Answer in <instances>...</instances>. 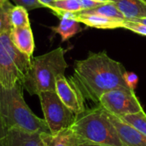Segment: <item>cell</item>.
I'll return each instance as SVG.
<instances>
[{
	"mask_svg": "<svg viewBox=\"0 0 146 146\" xmlns=\"http://www.w3.org/2000/svg\"><path fill=\"white\" fill-rule=\"evenodd\" d=\"M124 66L110 58L106 51L90 53L83 60L75 62L74 74L69 78L75 83L84 98L98 104L103 94L111 90L125 87Z\"/></svg>",
	"mask_w": 146,
	"mask_h": 146,
	"instance_id": "6da1fadb",
	"label": "cell"
},
{
	"mask_svg": "<svg viewBox=\"0 0 146 146\" xmlns=\"http://www.w3.org/2000/svg\"><path fill=\"white\" fill-rule=\"evenodd\" d=\"M0 118L5 130L17 128L50 133L45 121L38 117L25 102L21 82L9 89L0 85Z\"/></svg>",
	"mask_w": 146,
	"mask_h": 146,
	"instance_id": "7a4b0ae2",
	"label": "cell"
},
{
	"mask_svg": "<svg viewBox=\"0 0 146 146\" xmlns=\"http://www.w3.org/2000/svg\"><path fill=\"white\" fill-rule=\"evenodd\" d=\"M70 129L80 143L124 146L107 111L99 104L76 115Z\"/></svg>",
	"mask_w": 146,
	"mask_h": 146,
	"instance_id": "3957f363",
	"label": "cell"
},
{
	"mask_svg": "<svg viewBox=\"0 0 146 146\" xmlns=\"http://www.w3.org/2000/svg\"><path fill=\"white\" fill-rule=\"evenodd\" d=\"M65 50L58 47L48 53L32 58V65L22 81V86L31 95L43 92H56V80L68 68Z\"/></svg>",
	"mask_w": 146,
	"mask_h": 146,
	"instance_id": "277c9868",
	"label": "cell"
},
{
	"mask_svg": "<svg viewBox=\"0 0 146 146\" xmlns=\"http://www.w3.org/2000/svg\"><path fill=\"white\" fill-rule=\"evenodd\" d=\"M9 34L10 31H8L0 35V85L8 89L22 83L33 57L20 51Z\"/></svg>",
	"mask_w": 146,
	"mask_h": 146,
	"instance_id": "5b68a950",
	"label": "cell"
},
{
	"mask_svg": "<svg viewBox=\"0 0 146 146\" xmlns=\"http://www.w3.org/2000/svg\"><path fill=\"white\" fill-rule=\"evenodd\" d=\"M41 108L51 134H56L70 128L74 124L76 115L68 109L60 99L56 92H43L38 95Z\"/></svg>",
	"mask_w": 146,
	"mask_h": 146,
	"instance_id": "8992f818",
	"label": "cell"
},
{
	"mask_svg": "<svg viewBox=\"0 0 146 146\" xmlns=\"http://www.w3.org/2000/svg\"><path fill=\"white\" fill-rule=\"evenodd\" d=\"M98 104L117 117L145 111L134 91L125 87L105 92L101 96Z\"/></svg>",
	"mask_w": 146,
	"mask_h": 146,
	"instance_id": "52a82bcc",
	"label": "cell"
},
{
	"mask_svg": "<svg viewBox=\"0 0 146 146\" xmlns=\"http://www.w3.org/2000/svg\"><path fill=\"white\" fill-rule=\"evenodd\" d=\"M56 92L62 102L76 115L86 110V99L70 78H66L64 74L58 75L56 80Z\"/></svg>",
	"mask_w": 146,
	"mask_h": 146,
	"instance_id": "ba28073f",
	"label": "cell"
},
{
	"mask_svg": "<svg viewBox=\"0 0 146 146\" xmlns=\"http://www.w3.org/2000/svg\"><path fill=\"white\" fill-rule=\"evenodd\" d=\"M41 133L17 128L8 129L0 139V146H44Z\"/></svg>",
	"mask_w": 146,
	"mask_h": 146,
	"instance_id": "9c48e42d",
	"label": "cell"
},
{
	"mask_svg": "<svg viewBox=\"0 0 146 146\" xmlns=\"http://www.w3.org/2000/svg\"><path fill=\"white\" fill-rule=\"evenodd\" d=\"M108 115L115 126L124 146H146V137L119 117L109 113Z\"/></svg>",
	"mask_w": 146,
	"mask_h": 146,
	"instance_id": "30bf717a",
	"label": "cell"
},
{
	"mask_svg": "<svg viewBox=\"0 0 146 146\" xmlns=\"http://www.w3.org/2000/svg\"><path fill=\"white\" fill-rule=\"evenodd\" d=\"M74 19L88 27L98 29H115L122 27L124 20L114 19L98 14H86L82 12L74 13Z\"/></svg>",
	"mask_w": 146,
	"mask_h": 146,
	"instance_id": "8fae6325",
	"label": "cell"
},
{
	"mask_svg": "<svg viewBox=\"0 0 146 146\" xmlns=\"http://www.w3.org/2000/svg\"><path fill=\"white\" fill-rule=\"evenodd\" d=\"M9 35L11 41L20 51L33 57L35 44L30 25L23 27H13Z\"/></svg>",
	"mask_w": 146,
	"mask_h": 146,
	"instance_id": "7c38bea8",
	"label": "cell"
},
{
	"mask_svg": "<svg viewBox=\"0 0 146 146\" xmlns=\"http://www.w3.org/2000/svg\"><path fill=\"white\" fill-rule=\"evenodd\" d=\"M55 15L60 19V22L57 26L51 27L50 29L61 36L62 42L67 41L82 30L80 22L74 19V13L61 11L56 13Z\"/></svg>",
	"mask_w": 146,
	"mask_h": 146,
	"instance_id": "4fadbf2b",
	"label": "cell"
},
{
	"mask_svg": "<svg viewBox=\"0 0 146 146\" xmlns=\"http://www.w3.org/2000/svg\"><path fill=\"white\" fill-rule=\"evenodd\" d=\"M126 19L146 17V0H110Z\"/></svg>",
	"mask_w": 146,
	"mask_h": 146,
	"instance_id": "5bb4252c",
	"label": "cell"
},
{
	"mask_svg": "<svg viewBox=\"0 0 146 146\" xmlns=\"http://www.w3.org/2000/svg\"><path fill=\"white\" fill-rule=\"evenodd\" d=\"M41 138L44 146H80V141L70 128L56 134L42 133Z\"/></svg>",
	"mask_w": 146,
	"mask_h": 146,
	"instance_id": "9a60e30c",
	"label": "cell"
},
{
	"mask_svg": "<svg viewBox=\"0 0 146 146\" xmlns=\"http://www.w3.org/2000/svg\"><path fill=\"white\" fill-rule=\"evenodd\" d=\"M80 12L86 13V14H98L103 16L114 18V19H121V20L126 19L123 14L112 3H104L103 5L98 6L97 8L91 9H84Z\"/></svg>",
	"mask_w": 146,
	"mask_h": 146,
	"instance_id": "2e32d148",
	"label": "cell"
},
{
	"mask_svg": "<svg viewBox=\"0 0 146 146\" xmlns=\"http://www.w3.org/2000/svg\"><path fill=\"white\" fill-rule=\"evenodd\" d=\"M9 22L12 28L29 26L28 11L21 6H14L9 12Z\"/></svg>",
	"mask_w": 146,
	"mask_h": 146,
	"instance_id": "e0dca14e",
	"label": "cell"
},
{
	"mask_svg": "<svg viewBox=\"0 0 146 146\" xmlns=\"http://www.w3.org/2000/svg\"><path fill=\"white\" fill-rule=\"evenodd\" d=\"M50 9L52 10L54 15L61 11L78 13L83 10V7L79 0H61L55 1Z\"/></svg>",
	"mask_w": 146,
	"mask_h": 146,
	"instance_id": "ac0fdd59",
	"label": "cell"
},
{
	"mask_svg": "<svg viewBox=\"0 0 146 146\" xmlns=\"http://www.w3.org/2000/svg\"><path fill=\"white\" fill-rule=\"evenodd\" d=\"M146 137V114L145 111L119 117Z\"/></svg>",
	"mask_w": 146,
	"mask_h": 146,
	"instance_id": "d6986e66",
	"label": "cell"
},
{
	"mask_svg": "<svg viewBox=\"0 0 146 146\" xmlns=\"http://www.w3.org/2000/svg\"><path fill=\"white\" fill-rule=\"evenodd\" d=\"M13 7L9 0L0 2V35L12 29L9 22V12Z\"/></svg>",
	"mask_w": 146,
	"mask_h": 146,
	"instance_id": "ffe728a7",
	"label": "cell"
},
{
	"mask_svg": "<svg viewBox=\"0 0 146 146\" xmlns=\"http://www.w3.org/2000/svg\"><path fill=\"white\" fill-rule=\"evenodd\" d=\"M122 28H126L138 34L146 36V25L133 20L125 19L122 23Z\"/></svg>",
	"mask_w": 146,
	"mask_h": 146,
	"instance_id": "44dd1931",
	"label": "cell"
},
{
	"mask_svg": "<svg viewBox=\"0 0 146 146\" xmlns=\"http://www.w3.org/2000/svg\"><path fill=\"white\" fill-rule=\"evenodd\" d=\"M13 2L18 6L23 7L27 11H30V10H33L35 9L44 8L38 2V0H13Z\"/></svg>",
	"mask_w": 146,
	"mask_h": 146,
	"instance_id": "7402d4cb",
	"label": "cell"
},
{
	"mask_svg": "<svg viewBox=\"0 0 146 146\" xmlns=\"http://www.w3.org/2000/svg\"><path fill=\"white\" fill-rule=\"evenodd\" d=\"M123 79H124L126 85L127 86L129 89L134 91L137 88V86L139 83V77L135 73L126 71L123 74Z\"/></svg>",
	"mask_w": 146,
	"mask_h": 146,
	"instance_id": "603a6c76",
	"label": "cell"
},
{
	"mask_svg": "<svg viewBox=\"0 0 146 146\" xmlns=\"http://www.w3.org/2000/svg\"><path fill=\"white\" fill-rule=\"evenodd\" d=\"M83 7V10L84 9H94L97 8L98 6L103 5L104 3H98V2H94L92 0H79Z\"/></svg>",
	"mask_w": 146,
	"mask_h": 146,
	"instance_id": "cb8c5ba5",
	"label": "cell"
},
{
	"mask_svg": "<svg viewBox=\"0 0 146 146\" xmlns=\"http://www.w3.org/2000/svg\"><path fill=\"white\" fill-rule=\"evenodd\" d=\"M38 2L44 7V8H48L50 9L52 3L55 2V0H38Z\"/></svg>",
	"mask_w": 146,
	"mask_h": 146,
	"instance_id": "d4e9b609",
	"label": "cell"
},
{
	"mask_svg": "<svg viewBox=\"0 0 146 146\" xmlns=\"http://www.w3.org/2000/svg\"><path fill=\"white\" fill-rule=\"evenodd\" d=\"M5 133H6V130H5V128H4V127H3V122H2L1 118H0V139H2V138L4 136Z\"/></svg>",
	"mask_w": 146,
	"mask_h": 146,
	"instance_id": "484cf974",
	"label": "cell"
},
{
	"mask_svg": "<svg viewBox=\"0 0 146 146\" xmlns=\"http://www.w3.org/2000/svg\"><path fill=\"white\" fill-rule=\"evenodd\" d=\"M129 20H133V21H138V22H140V23H143L146 25V17L144 18H134V19H129Z\"/></svg>",
	"mask_w": 146,
	"mask_h": 146,
	"instance_id": "4316f807",
	"label": "cell"
},
{
	"mask_svg": "<svg viewBox=\"0 0 146 146\" xmlns=\"http://www.w3.org/2000/svg\"><path fill=\"white\" fill-rule=\"evenodd\" d=\"M80 146H106V145H92V144H86V143H80Z\"/></svg>",
	"mask_w": 146,
	"mask_h": 146,
	"instance_id": "83f0119b",
	"label": "cell"
},
{
	"mask_svg": "<svg viewBox=\"0 0 146 146\" xmlns=\"http://www.w3.org/2000/svg\"><path fill=\"white\" fill-rule=\"evenodd\" d=\"M94 2H98V3H110V0H92Z\"/></svg>",
	"mask_w": 146,
	"mask_h": 146,
	"instance_id": "f1b7e54d",
	"label": "cell"
},
{
	"mask_svg": "<svg viewBox=\"0 0 146 146\" xmlns=\"http://www.w3.org/2000/svg\"><path fill=\"white\" fill-rule=\"evenodd\" d=\"M4 1H7V0H0V2H4Z\"/></svg>",
	"mask_w": 146,
	"mask_h": 146,
	"instance_id": "f546056e",
	"label": "cell"
},
{
	"mask_svg": "<svg viewBox=\"0 0 146 146\" xmlns=\"http://www.w3.org/2000/svg\"><path fill=\"white\" fill-rule=\"evenodd\" d=\"M55 1H61V0H55Z\"/></svg>",
	"mask_w": 146,
	"mask_h": 146,
	"instance_id": "4dcf8cb0",
	"label": "cell"
}]
</instances>
